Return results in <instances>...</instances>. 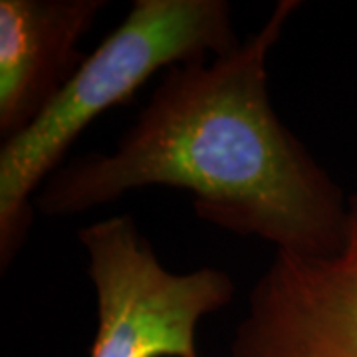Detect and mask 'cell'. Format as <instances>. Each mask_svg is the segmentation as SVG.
<instances>
[{"instance_id": "cell-1", "label": "cell", "mask_w": 357, "mask_h": 357, "mask_svg": "<svg viewBox=\"0 0 357 357\" xmlns=\"http://www.w3.org/2000/svg\"><path fill=\"white\" fill-rule=\"evenodd\" d=\"M298 0H280L264 26L215 62L173 66L112 153L60 167L34 199L68 217L143 187L192 195L195 215L312 258L342 252L349 197L282 123L266 62Z\"/></svg>"}, {"instance_id": "cell-2", "label": "cell", "mask_w": 357, "mask_h": 357, "mask_svg": "<svg viewBox=\"0 0 357 357\" xmlns=\"http://www.w3.org/2000/svg\"><path fill=\"white\" fill-rule=\"evenodd\" d=\"M241 46L225 0H135L121 24L84 58L38 119L0 149V266L13 264L34 218L40 185L60 169L82 131L126 105L173 66L206 62Z\"/></svg>"}, {"instance_id": "cell-3", "label": "cell", "mask_w": 357, "mask_h": 357, "mask_svg": "<svg viewBox=\"0 0 357 357\" xmlns=\"http://www.w3.org/2000/svg\"><path fill=\"white\" fill-rule=\"evenodd\" d=\"M77 238L98 300L89 357H199V321L234 300L230 274L167 270L129 215L82 227Z\"/></svg>"}, {"instance_id": "cell-4", "label": "cell", "mask_w": 357, "mask_h": 357, "mask_svg": "<svg viewBox=\"0 0 357 357\" xmlns=\"http://www.w3.org/2000/svg\"><path fill=\"white\" fill-rule=\"evenodd\" d=\"M230 357H357V192L342 252L276 250L250 290Z\"/></svg>"}, {"instance_id": "cell-5", "label": "cell", "mask_w": 357, "mask_h": 357, "mask_svg": "<svg viewBox=\"0 0 357 357\" xmlns=\"http://www.w3.org/2000/svg\"><path fill=\"white\" fill-rule=\"evenodd\" d=\"M103 0H0V139L28 129L74 76Z\"/></svg>"}]
</instances>
